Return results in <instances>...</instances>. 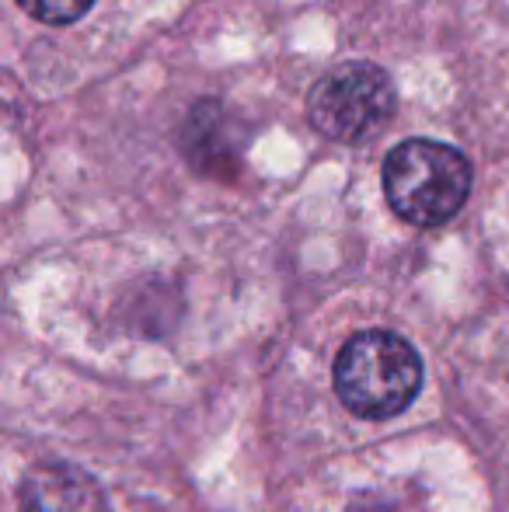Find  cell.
Here are the masks:
<instances>
[{"label": "cell", "mask_w": 509, "mask_h": 512, "mask_svg": "<svg viewBox=\"0 0 509 512\" xmlns=\"http://www.w3.org/2000/svg\"><path fill=\"white\" fill-rule=\"evenodd\" d=\"M471 164L461 150L436 140H405L384 161V196L415 227H440L468 203Z\"/></svg>", "instance_id": "1"}, {"label": "cell", "mask_w": 509, "mask_h": 512, "mask_svg": "<svg viewBox=\"0 0 509 512\" xmlns=\"http://www.w3.org/2000/svg\"><path fill=\"white\" fill-rule=\"evenodd\" d=\"M422 359L401 335L363 331L335 359V391L342 405L363 418H391L415 401Z\"/></svg>", "instance_id": "2"}, {"label": "cell", "mask_w": 509, "mask_h": 512, "mask_svg": "<svg viewBox=\"0 0 509 512\" xmlns=\"http://www.w3.org/2000/svg\"><path fill=\"white\" fill-rule=\"evenodd\" d=\"M394 115V84L374 63H342L307 95V119L321 136L363 143L377 136Z\"/></svg>", "instance_id": "3"}, {"label": "cell", "mask_w": 509, "mask_h": 512, "mask_svg": "<svg viewBox=\"0 0 509 512\" xmlns=\"http://www.w3.org/2000/svg\"><path fill=\"white\" fill-rule=\"evenodd\" d=\"M25 512H105L102 488L84 471L67 464L35 467L21 485Z\"/></svg>", "instance_id": "4"}, {"label": "cell", "mask_w": 509, "mask_h": 512, "mask_svg": "<svg viewBox=\"0 0 509 512\" xmlns=\"http://www.w3.org/2000/svg\"><path fill=\"white\" fill-rule=\"evenodd\" d=\"M231 115L220 105H199L192 108L189 122H185V154L192 164H220L227 154H238V140L227 133Z\"/></svg>", "instance_id": "5"}, {"label": "cell", "mask_w": 509, "mask_h": 512, "mask_svg": "<svg viewBox=\"0 0 509 512\" xmlns=\"http://www.w3.org/2000/svg\"><path fill=\"white\" fill-rule=\"evenodd\" d=\"M91 4L95 0H18L21 11L32 14L35 21H46V25H70V21L84 18Z\"/></svg>", "instance_id": "6"}]
</instances>
